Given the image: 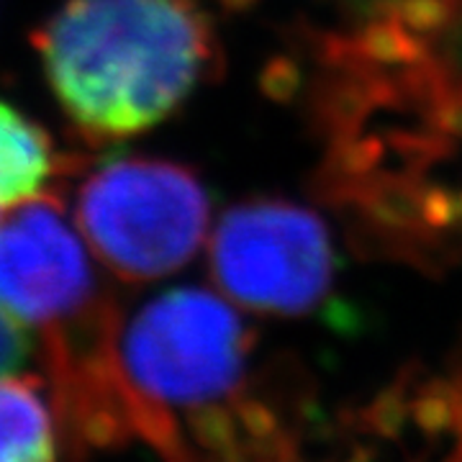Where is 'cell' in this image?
Instances as JSON below:
<instances>
[{
	"instance_id": "6da1fadb",
	"label": "cell",
	"mask_w": 462,
	"mask_h": 462,
	"mask_svg": "<svg viewBox=\"0 0 462 462\" xmlns=\"http://www.w3.org/2000/svg\"><path fill=\"white\" fill-rule=\"evenodd\" d=\"M83 234L54 199L23 200L0 218V306L42 337L60 437L75 452L154 447V427L121 357L116 300Z\"/></svg>"
},
{
	"instance_id": "7a4b0ae2",
	"label": "cell",
	"mask_w": 462,
	"mask_h": 462,
	"mask_svg": "<svg viewBox=\"0 0 462 462\" xmlns=\"http://www.w3.org/2000/svg\"><path fill=\"white\" fill-rule=\"evenodd\" d=\"M33 42L54 98L96 144L165 121L216 62L199 0H65Z\"/></svg>"
},
{
	"instance_id": "3957f363",
	"label": "cell",
	"mask_w": 462,
	"mask_h": 462,
	"mask_svg": "<svg viewBox=\"0 0 462 462\" xmlns=\"http://www.w3.org/2000/svg\"><path fill=\"white\" fill-rule=\"evenodd\" d=\"M254 331L242 314L203 288H175L121 329V357L154 427V449L188 455L185 439L214 455L285 457L291 434L252 393Z\"/></svg>"
},
{
	"instance_id": "277c9868",
	"label": "cell",
	"mask_w": 462,
	"mask_h": 462,
	"mask_svg": "<svg viewBox=\"0 0 462 462\" xmlns=\"http://www.w3.org/2000/svg\"><path fill=\"white\" fill-rule=\"evenodd\" d=\"M208 211L206 188L193 170L154 157H121L78 188L75 226L111 273L144 282L199 254Z\"/></svg>"
},
{
	"instance_id": "5b68a950",
	"label": "cell",
	"mask_w": 462,
	"mask_h": 462,
	"mask_svg": "<svg viewBox=\"0 0 462 462\" xmlns=\"http://www.w3.org/2000/svg\"><path fill=\"white\" fill-rule=\"evenodd\" d=\"M216 285L239 306L306 316L329 298L334 249L321 216L282 199L231 206L211 236Z\"/></svg>"
},
{
	"instance_id": "8992f818",
	"label": "cell",
	"mask_w": 462,
	"mask_h": 462,
	"mask_svg": "<svg viewBox=\"0 0 462 462\" xmlns=\"http://www.w3.org/2000/svg\"><path fill=\"white\" fill-rule=\"evenodd\" d=\"M60 424L47 380L0 375V462H47L57 457Z\"/></svg>"
},
{
	"instance_id": "52a82bcc",
	"label": "cell",
	"mask_w": 462,
	"mask_h": 462,
	"mask_svg": "<svg viewBox=\"0 0 462 462\" xmlns=\"http://www.w3.org/2000/svg\"><path fill=\"white\" fill-rule=\"evenodd\" d=\"M54 170L50 136L0 100V211L36 199Z\"/></svg>"
},
{
	"instance_id": "ba28073f",
	"label": "cell",
	"mask_w": 462,
	"mask_h": 462,
	"mask_svg": "<svg viewBox=\"0 0 462 462\" xmlns=\"http://www.w3.org/2000/svg\"><path fill=\"white\" fill-rule=\"evenodd\" d=\"M32 357V331L0 306V375L18 373Z\"/></svg>"
},
{
	"instance_id": "9c48e42d",
	"label": "cell",
	"mask_w": 462,
	"mask_h": 462,
	"mask_svg": "<svg viewBox=\"0 0 462 462\" xmlns=\"http://www.w3.org/2000/svg\"><path fill=\"white\" fill-rule=\"evenodd\" d=\"M349 3L365 5L367 11H378V8H385V5H391V3H398V0H349Z\"/></svg>"
},
{
	"instance_id": "30bf717a",
	"label": "cell",
	"mask_w": 462,
	"mask_h": 462,
	"mask_svg": "<svg viewBox=\"0 0 462 462\" xmlns=\"http://www.w3.org/2000/svg\"><path fill=\"white\" fill-rule=\"evenodd\" d=\"M0 218H3V211H0Z\"/></svg>"
}]
</instances>
